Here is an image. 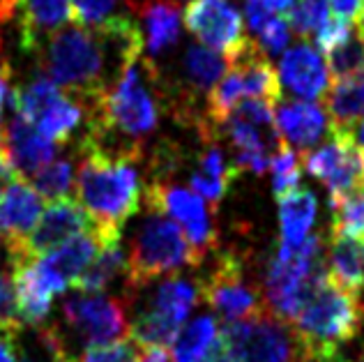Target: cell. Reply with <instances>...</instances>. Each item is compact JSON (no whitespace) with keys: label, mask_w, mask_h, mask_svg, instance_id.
Returning <instances> with one entry per match:
<instances>
[{"label":"cell","mask_w":364,"mask_h":362,"mask_svg":"<svg viewBox=\"0 0 364 362\" xmlns=\"http://www.w3.org/2000/svg\"><path fill=\"white\" fill-rule=\"evenodd\" d=\"M143 53V35L124 14L97 26L67 23L35 51L42 76L79 100L88 116Z\"/></svg>","instance_id":"6da1fadb"},{"label":"cell","mask_w":364,"mask_h":362,"mask_svg":"<svg viewBox=\"0 0 364 362\" xmlns=\"http://www.w3.org/2000/svg\"><path fill=\"white\" fill-rule=\"evenodd\" d=\"M76 169V201L90 215L104 245L120 243L124 222L139 213L143 203V183L139 161L143 155H111L90 141L79 144Z\"/></svg>","instance_id":"7a4b0ae2"},{"label":"cell","mask_w":364,"mask_h":362,"mask_svg":"<svg viewBox=\"0 0 364 362\" xmlns=\"http://www.w3.org/2000/svg\"><path fill=\"white\" fill-rule=\"evenodd\" d=\"M364 321L360 295L339 289L328 275L291 323L316 362H343L339 351L358 337Z\"/></svg>","instance_id":"3957f363"},{"label":"cell","mask_w":364,"mask_h":362,"mask_svg":"<svg viewBox=\"0 0 364 362\" xmlns=\"http://www.w3.org/2000/svg\"><path fill=\"white\" fill-rule=\"evenodd\" d=\"M325 275L321 235H306L298 247H279L263 277L265 309L291 326Z\"/></svg>","instance_id":"277c9868"},{"label":"cell","mask_w":364,"mask_h":362,"mask_svg":"<svg viewBox=\"0 0 364 362\" xmlns=\"http://www.w3.org/2000/svg\"><path fill=\"white\" fill-rule=\"evenodd\" d=\"M150 215L139 224L129 240L127 282L129 289H143L161 277H173L185 268H196L200 261L187 243L182 228L171 217L148 208Z\"/></svg>","instance_id":"5b68a950"},{"label":"cell","mask_w":364,"mask_h":362,"mask_svg":"<svg viewBox=\"0 0 364 362\" xmlns=\"http://www.w3.org/2000/svg\"><path fill=\"white\" fill-rule=\"evenodd\" d=\"M222 346L240 362H316L295 335L293 326L261 312L245 321H231L219 328Z\"/></svg>","instance_id":"8992f818"},{"label":"cell","mask_w":364,"mask_h":362,"mask_svg":"<svg viewBox=\"0 0 364 362\" xmlns=\"http://www.w3.org/2000/svg\"><path fill=\"white\" fill-rule=\"evenodd\" d=\"M9 104H12V111L33 122L58 148L72 139L88 113L79 100L60 90L42 74L21 88L9 90Z\"/></svg>","instance_id":"52a82bcc"},{"label":"cell","mask_w":364,"mask_h":362,"mask_svg":"<svg viewBox=\"0 0 364 362\" xmlns=\"http://www.w3.org/2000/svg\"><path fill=\"white\" fill-rule=\"evenodd\" d=\"M302 164L306 174L328 187L330 203L364 187V148L353 129L330 125L321 146L302 152Z\"/></svg>","instance_id":"ba28073f"},{"label":"cell","mask_w":364,"mask_h":362,"mask_svg":"<svg viewBox=\"0 0 364 362\" xmlns=\"http://www.w3.org/2000/svg\"><path fill=\"white\" fill-rule=\"evenodd\" d=\"M198 295L224 323L245 321L267 312L261 291L247 282L242 259L235 252L217 256L213 270L198 282Z\"/></svg>","instance_id":"9c48e42d"},{"label":"cell","mask_w":364,"mask_h":362,"mask_svg":"<svg viewBox=\"0 0 364 362\" xmlns=\"http://www.w3.org/2000/svg\"><path fill=\"white\" fill-rule=\"evenodd\" d=\"M143 201L152 211L173 219L182 228V233H185L198 261H203L217 247L213 208H208L203 198L196 196L191 189H182L157 178L143 187Z\"/></svg>","instance_id":"30bf717a"},{"label":"cell","mask_w":364,"mask_h":362,"mask_svg":"<svg viewBox=\"0 0 364 362\" xmlns=\"http://www.w3.org/2000/svg\"><path fill=\"white\" fill-rule=\"evenodd\" d=\"M63 321L85 348L129 337L127 307L120 298L76 293L63 302Z\"/></svg>","instance_id":"8fae6325"},{"label":"cell","mask_w":364,"mask_h":362,"mask_svg":"<svg viewBox=\"0 0 364 362\" xmlns=\"http://www.w3.org/2000/svg\"><path fill=\"white\" fill-rule=\"evenodd\" d=\"M85 231H97L90 215L83 211L76 198H58V201H51L49 208H44L35 228L26 235L16 252L7 254V261H33Z\"/></svg>","instance_id":"7c38bea8"},{"label":"cell","mask_w":364,"mask_h":362,"mask_svg":"<svg viewBox=\"0 0 364 362\" xmlns=\"http://www.w3.org/2000/svg\"><path fill=\"white\" fill-rule=\"evenodd\" d=\"M185 28L196 40L224 58L245 40L242 16L228 0H191L185 9Z\"/></svg>","instance_id":"4fadbf2b"},{"label":"cell","mask_w":364,"mask_h":362,"mask_svg":"<svg viewBox=\"0 0 364 362\" xmlns=\"http://www.w3.org/2000/svg\"><path fill=\"white\" fill-rule=\"evenodd\" d=\"M42 213L44 198L23 178L7 187V192L0 196V243L5 245L7 254L18 250Z\"/></svg>","instance_id":"5bb4252c"},{"label":"cell","mask_w":364,"mask_h":362,"mask_svg":"<svg viewBox=\"0 0 364 362\" xmlns=\"http://www.w3.org/2000/svg\"><path fill=\"white\" fill-rule=\"evenodd\" d=\"M0 146L21 176H33L46 161H51L58 152V146L49 141L33 122L12 111V118L0 129Z\"/></svg>","instance_id":"9a60e30c"},{"label":"cell","mask_w":364,"mask_h":362,"mask_svg":"<svg viewBox=\"0 0 364 362\" xmlns=\"http://www.w3.org/2000/svg\"><path fill=\"white\" fill-rule=\"evenodd\" d=\"M279 83L286 85L295 97L314 102L321 100L330 85V74L323 63V55L311 44H295L282 55Z\"/></svg>","instance_id":"2e32d148"},{"label":"cell","mask_w":364,"mask_h":362,"mask_svg":"<svg viewBox=\"0 0 364 362\" xmlns=\"http://www.w3.org/2000/svg\"><path fill=\"white\" fill-rule=\"evenodd\" d=\"M274 125L289 148L309 150L328 134L330 122L323 107L306 100H279L274 107Z\"/></svg>","instance_id":"e0dca14e"},{"label":"cell","mask_w":364,"mask_h":362,"mask_svg":"<svg viewBox=\"0 0 364 362\" xmlns=\"http://www.w3.org/2000/svg\"><path fill=\"white\" fill-rule=\"evenodd\" d=\"M14 12L18 14L21 49L35 53L67 23H74L70 0H16Z\"/></svg>","instance_id":"ac0fdd59"},{"label":"cell","mask_w":364,"mask_h":362,"mask_svg":"<svg viewBox=\"0 0 364 362\" xmlns=\"http://www.w3.org/2000/svg\"><path fill=\"white\" fill-rule=\"evenodd\" d=\"M205 144L208 150L200 157L198 169L189 176V189L210 203V208H217L233 180L240 176V169L231 159H226V152L217 148V141H205Z\"/></svg>","instance_id":"d6986e66"},{"label":"cell","mask_w":364,"mask_h":362,"mask_svg":"<svg viewBox=\"0 0 364 362\" xmlns=\"http://www.w3.org/2000/svg\"><path fill=\"white\" fill-rule=\"evenodd\" d=\"M325 272L339 289L362 295L364 291V240L350 235L328 233Z\"/></svg>","instance_id":"ffe728a7"},{"label":"cell","mask_w":364,"mask_h":362,"mask_svg":"<svg viewBox=\"0 0 364 362\" xmlns=\"http://www.w3.org/2000/svg\"><path fill=\"white\" fill-rule=\"evenodd\" d=\"M279 203V247H298L306 235L318 213L316 194L306 187H295L293 192L277 198Z\"/></svg>","instance_id":"44dd1931"},{"label":"cell","mask_w":364,"mask_h":362,"mask_svg":"<svg viewBox=\"0 0 364 362\" xmlns=\"http://www.w3.org/2000/svg\"><path fill=\"white\" fill-rule=\"evenodd\" d=\"M143 23H146V40L143 49L150 60L164 51H171L180 40V7L168 0H146L141 7Z\"/></svg>","instance_id":"7402d4cb"},{"label":"cell","mask_w":364,"mask_h":362,"mask_svg":"<svg viewBox=\"0 0 364 362\" xmlns=\"http://www.w3.org/2000/svg\"><path fill=\"white\" fill-rule=\"evenodd\" d=\"M321 100L330 125L353 129L364 118V74L334 81Z\"/></svg>","instance_id":"603a6c76"},{"label":"cell","mask_w":364,"mask_h":362,"mask_svg":"<svg viewBox=\"0 0 364 362\" xmlns=\"http://www.w3.org/2000/svg\"><path fill=\"white\" fill-rule=\"evenodd\" d=\"M198 302H200V295H198L196 284L173 275V277H166L155 289L146 309L159 314V316H164L166 321L173 323V326L182 328L185 321L189 319L191 309H194Z\"/></svg>","instance_id":"cb8c5ba5"},{"label":"cell","mask_w":364,"mask_h":362,"mask_svg":"<svg viewBox=\"0 0 364 362\" xmlns=\"http://www.w3.org/2000/svg\"><path fill=\"white\" fill-rule=\"evenodd\" d=\"M228 63L222 53L208 49L203 44H189L182 58V76H185V90L191 97L210 92V88L222 79Z\"/></svg>","instance_id":"d4e9b609"},{"label":"cell","mask_w":364,"mask_h":362,"mask_svg":"<svg viewBox=\"0 0 364 362\" xmlns=\"http://www.w3.org/2000/svg\"><path fill=\"white\" fill-rule=\"evenodd\" d=\"M219 341V323L215 316H198L180 330L168 348L171 362H205Z\"/></svg>","instance_id":"484cf974"},{"label":"cell","mask_w":364,"mask_h":362,"mask_svg":"<svg viewBox=\"0 0 364 362\" xmlns=\"http://www.w3.org/2000/svg\"><path fill=\"white\" fill-rule=\"evenodd\" d=\"M124 275H127V256H124L120 243H109L100 247V252L95 254L90 265L83 270L74 289L102 295L113 282L118 277H124Z\"/></svg>","instance_id":"4316f807"},{"label":"cell","mask_w":364,"mask_h":362,"mask_svg":"<svg viewBox=\"0 0 364 362\" xmlns=\"http://www.w3.org/2000/svg\"><path fill=\"white\" fill-rule=\"evenodd\" d=\"M328 55V74L334 81L353 79V76L364 74V28L353 23L350 35L343 40L337 49H332Z\"/></svg>","instance_id":"83f0119b"},{"label":"cell","mask_w":364,"mask_h":362,"mask_svg":"<svg viewBox=\"0 0 364 362\" xmlns=\"http://www.w3.org/2000/svg\"><path fill=\"white\" fill-rule=\"evenodd\" d=\"M33 189L42 198L58 201L74 189V164L70 157L51 159L33 174Z\"/></svg>","instance_id":"f1b7e54d"},{"label":"cell","mask_w":364,"mask_h":362,"mask_svg":"<svg viewBox=\"0 0 364 362\" xmlns=\"http://www.w3.org/2000/svg\"><path fill=\"white\" fill-rule=\"evenodd\" d=\"M330 211L332 219L328 233L350 235L364 240V187L337 198L334 203H330Z\"/></svg>","instance_id":"f546056e"},{"label":"cell","mask_w":364,"mask_h":362,"mask_svg":"<svg viewBox=\"0 0 364 362\" xmlns=\"http://www.w3.org/2000/svg\"><path fill=\"white\" fill-rule=\"evenodd\" d=\"M272 171V192L274 198H282L284 194L293 192L295 187H300V176H302V166L300 159L295 157V150L282 144L274 150V155L270 157V166Z\"/></svg>","instance_id":"4dcf8cb0"},{"label":"cell","mask_w":364,"mask_h":362,"mask_svg":"<svg viewBox=\"0 0 364 362\" xmlns=\"http://www.w3.org/2000/svg\"><path fill=\"white\" fill-rule=\"evenodd\" d=\"M330 16V0H295L291 12L286 14L291 31L302 40L318 33V28Z\"/></svg>","instance_id":"1f68e13d"},{"label":"cell","mask_w":364,"mask_h":362,"mask_svg":"<svg viewBox=\"0 0 364 362\" xmlns=\"http://www.w3.org/2000/svg\"><path fill=\"white\" fill-rule=\"evenodd\" d=\"M23 330L21 316H18V304H16V289L12 268L0 270V335L14 337Z\"/></svg>","instance_id":"d6a6232c"},{"label":"cell","mask_w":364,"mask_h":362,"mask_svg":"<svg viewBox=\"0 0 364 362\" xmlns=\"http://www.w3.org/2000/svg\"><path fill=\"white\" fill-rule=\"evenodd\" d=\"M143 348L129 337L111 341V344L90 346L79 356V362H141Z\"/></svg>","instance_id":"836d02e7"},{"label":"cell","mask_w":364,"mask_h":362,"mask_svg":"<svg viewBox=\"0 0 364 362\" xmlns=\"http://www.w3.org/2000/svg\"><path fill=\"white\" fill-rule=\"evenodd\" d=\"M120 0H70L74 23L81 26H97L113 16V9Z\"/></svg>","instance_id":"e575fe53"},{"label":"cell","mask_w":364,"mask_h":362,"mask_svg":"<svg viewBox=\"0 0 364 362\" xmlns=\"http://www.w3.org/2000/svg\"><path fill=\"white\" fill-rule=\"evenodd\" d=\"M350 31H353V21H348V18L328 16L325 23L318 28V33H316V49H318V53H330L346 40Z\"/></svg>","instance_id":"d590c367"},{"label":"cell","mask_w":364,"mask_h":362,"mask_svg":"<svg viewBox=\"0 0 364 362\" xmlns=\"http://www.w3.org/2000/svg\"><path fill=\"white\" fill-rule=\"evenodd\" d=\"M18 178H23V176L16 171V166L12 164V159L7 157L5 148L0 146V196H3L7 192V187L12 183H16Z\"/></svg>","instance_id":"8d00e7d4"},{"label":"cell","mask_w":364,"mask_h":362,"mask_svg":"<svg viewBox=\"0 0 364 362\" xmlns=\"http://www.w3.org/2000/svg\"><path fill=\"white\" fill-rule=\"evenodd\" d=\"M330 5L334 9V16L348 18V21L355 23L364 7V0H330Z\"/></svg>","instance_id":"74e56055"},{"label":"cell","mask_w":364,"mask_h":362,"mask_svg":"<svg viewBox=\"0 0 364 362\" xmlns=\"http://www.w3.org/2000/svg\"><path fill=\"white\" fill-rule=\"evenodd\" d=\"M9 81H12V68L9 63H0V129H3V111L5 102L9 100Z\"/></svg>","instance_id":"f35d334b"},{"label":"cell","mask_w":364,"mask_h":362,"mask_svg":"<svg viewBox=\"0 0 364 362\" xmlns=\"http://www.w3.org/2000/svg\"><path fill=\"white\" fill-rule=\"evenodd\" d=\"M0 362H18V351L14 337L0 335Z\"/></svg>","instance_id":"ab89813d"},{"label":"cell","mask_w":364,"mask_h":362,"mask_svg":"<svg viewBox=\"0 0 364 362\" xmlns=\"http://www.w3.org/2000/svg\"><path fill=\"white\" fill-rule=\"evenodd\" d=\"M205 362H240V360L228 353V351L222 346V341H217V346L210 351V356L205 358Z\"/></svg>","instance_id":"60d3db41"},{"label":"cell","mask_w":364,"mask_h":362,"mask_svg":"<svg viewBox=\"0 0 364 362\" xmlns=\"http://www.w3.org/2000/svg\"><path fill=\"white\" fill-rule=\"evenodd\" d=\"M14 7H16V0H0V23L7 21V18L14 14Z\"/></svg>","instance_id":"b9f144b4"},{"label":"cell","mask_w":364,"mask_h":362,"mask_svg":"<svg viewBox=\"0 0 364 362\" xmlns=\"http://www.w3.org/2000/svg\"><path fill=\"white\" fill-rule=\"evenodd\" d=\"M353 134H355V141H358V144L364 148V118L358 122L355 127H353Z\"/></svg>","instance_id":"7bdbcfd3"},{"label":"cell","mask_w":364,"mask_h":362,"mask_svg":"<svg viewBox=\"0 0 364 362\" xmlns=\"http://www.w3.org/2000/svg\"><path fill=\"white\" fill-rule=\"evenodd\" d=\"M355 23H360L362 28H364V7H362V12H360V18H358V21Z\"/></svg>","instance_id":"ee69618b"},{"label":"cell","mask_w":364,"mask_h":362,"mask_svg":"<svg viewBox=\"0 0 364 362\" xmlns=\"http://www.w3.org/2000/svg\"><path fill=\"white\" fill-rule=\"evenodd\" d=\"M141 362H152V360H150V358H146V353H143V360H141Z\"/></svg>","instance_id":"f6af8a7d"},{"label":"cell","mask_w":364,"mask_h":362,"mask_svg":"<svg viewBox=\"0 0 364 362\" xmlns=\"http://www.w3.org/2000/svg\"><path fill=\"white\" fill-rule=\"evenodd\" d=\"M176 3H182V0H176Z\"/></svg>","instance_id":"bcb514c9"}]
</instances>
